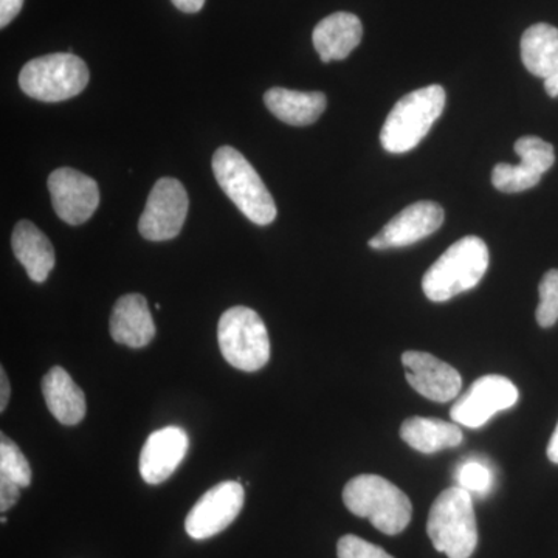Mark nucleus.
<instances>
[{
  "label": "nucleus",
  "mask_w": 558,
  "mask_h": 558,
  "mask_svg": "<svg viewBox=\"0 0 558 558\" xmlns=\"http://www.w3.org/2000/svg\"><path fill=\"white\" fill-rule=\"evenodd\" d=\"M49 191L54 211L69 226L87 222L100 205L97 182L72 168L51 172Z\"/></svg>",
  "instance_id": "obj_11"
},
{
  "label": "nucleus",
  "mask_w": 558,
  "mask_h": 558,
  "mask_svg": "<svg viewBox=\"0 0 558 558\" xmlns=\"http://www.w3.org/2000/svg\"><path fill=\"white\" fill-rule=\"evenodd\" d=\"M337 556L339 558H395L389 556L387 550L380 546L373 545L357 535H344L337 545Z\"/></svg>",
  "instance_id": "obj_27"
},
{
  "label": "nucleus",
  "mask_w": 558,
  "mask_h": 558,
  "mask_svg": "<svg viewBox=\"0 0 558 558\" xmlns=\"http://www.w3.org/2000/svg\"><path fill=\"white\" fill-rule=\"evenodd\" d=\"M189 449V435L183 428L165 427L150 433L140 453V475L150 486L163 483L182 464Z\"/></svg>",
  "instance_id": "obj_14"
},
{
  "label": "nucleus",
  "mask_w": 558,
  "mask_h": 558,
  "mask_svg": "<svg viewBox=\"0 0 558 558\" xmlns=\"http://www.w3.org/2000/svg\"><path fill=\"white\" fill-rule=\"evenodd\" d=\"M267 109L290 126H310L323 116L328 98L323 92H299L271 87L264 95Z\"/></svg>",
  "instance_id": "obj_19"
},
{
  "label": "nucleus",
  "mask_w": 558,
  "mask_h": 558,
  "mask_svg": "<svg viewBox=\"0 0 558 558\" xmlns=\"http://www.w3.org/2000/svg\"><path fill=\"white\" fill-rule=\"evenodd\" d=\"M24 0H0V27L5 28L21 13Z\"/></svg>",
  "instance_id": "obj_29"
},
{
  "label": "nucleus",
  "mask_w": 558,
  "mask_h": 558,
  "mask_svg": "<svg viewBox=\"0 0 558 558\" xmlns=\"http://www.w3.org/2000/svg\"><path fill=\"white\" fill-rule=\"evenodd\" d=\"M427 532L435 549L447 557H472L478 546L472 495L458 486L444 490L429 509Z\"/></svg>",
  "instance_id": "obj_4"
},
{
  "label": "nucleus",
  "mask_w": 558,
  "mask_h": 558,
  "mask_svg": "<svg viewBox=\"0 0 558 558\" xmlns=\"http://www.w3.org/2000/svg\"><path fill=\"white\" fill-rule=\"evenodd\" d=\"M244 495L240 481H223L209 488L186 515V534L194 539H207L226 531L244 508Z\"/></svg>",
  "instance_id": "obj_9"
},
{
  "label": "nucleus",
  "mask_w": 558,
  "mask_h": 558,
  "mask_svg": "<svg viewBox=\"0 0 558 558\" xmlns=\"http://www.w3.org/2000/svg\"><path fill=\"white\" fill-rule=\"evenodd\" d=\"M521 60L524 68L538 78L548 80L558 73V28L535 24L521 38Z\"/></svg>",
  "instance_id": "obj_21"
},
{
  "label": "nucleus",
  "mask_w": 558,
  "mask_h": 558,
  "mask_svg": "<svg viewBox=\"0 0 558 558\" xmlns=\"http://www.w3.org/2000/svg\"><path fill=\"white\" fill-rule=\"evenodd\" d=\"M220 352L233 368L255 373L270 359V340L263 318L248 307L236 306L219 319Z\"/></svg>",
  "instance_id": "obj_7"
},
{
  "label": "nucleus",
  "mask_w": 558,
  "mask_h": 558,
  "mask_svg": "<svg viewBox=\"0 0 558 558\" xmlns=\"http://www.w3.org/2000/svg\"><path fill=\"white\" fill-rule=\"evenodd\" d=\"M444 223V209L436 202L422 201L403 208L379 234L369 241L373 250L409 247L432 236Z\"/></svg>",
  "instance_id": "obj_12"
},
{
  "label": "nucleus",
  "mask_w": 558,
  "mask_h": 558,
  "mask_svg": "<svg viewBox=\"0 0 558 558\" xmlns=\"http://www.w3.org/2000/svg\"><path fill=\"white\" fill-rule=\"evenodd\" d=\"M20 498L21 487L9 480L0 478V510L7 512L20 501Z\"/></svg>",
  "instance_id": "obj_28"
},
{
  "label": "nucleus",
  "mask_w": 558,
  "mask_h": 558,
  "mask_svg": "<svg viewBox=\"0 0 558 558\" xmlns=\"http://www.w3.org/2000/svg\"><path fill=\"white\" fill-rule=\"evenodd\" d=\"M171 2L183 13H197L205 5V0H171Z\"/></svg>",
  "instance_id": "obj_30"
},
{
  "label": "nucleus",
  "mask_w": 558,
  "mask_h": 558,
  "mask_svg": "<svg viewBox=\"0 0 558 558\" xmlns=\"http://www.w3.org/2000/svg\"><path fill=\"white\" fill-rule=\"evenodd\" d=\"M446 108V90L439 84L422 87L400 98L380 132V143L391 154L416 148Z\"/></svg>",
  "instance_id": "obj_5"
},
{
  "label": "nucleus",
  "mask_w": 558,
  "mask_h": 558,
  "mask_svg": "<svg viewBox=\"0 0 558 558\" xmlns=\"http://www.w3.org/2000/svg\"><path fill=\"white\" fill-rule=\"evenodd\" d=\"M11 247L32 281L40 284L49 278L57 264L53 245L35 223L31 220L17 222L11 236Z\"/></svg>",
  "instance_id": "obj_17"
},
{
  "label": "nucleus",
  "mask_w": 558,
  "mask_h": 558,
  "mask_svg": "<svg viewBox=\"0 0 558 558\" xmlns=\"http://www.w3.org/2000/svg\"><path fill=\"white\" fill-rule=\"evenodd\" d=\"M189 207L185 186L175 179H160L150 190L140 218V234L154 242L174 240L183 229Z\"/></svg>",
  "instance_id": "obj_8"
},
{
  "label": "nucleus",
  "mask_w": 558,
  "mask_h": 558,
  "mask_svg": "<svg viewBox=\"0 0 558 558\" xmlns=\"http://www.w3.org/2000/svg\"><path fill=\"white\" fill-rule=\"evenodd\" d=\"M515 153L523 163L529 165L532 170L545 174L556 163V153L554 146L545 140L534 137V135H526L517 140Z\"/></svg>",
  "instance_id": "obj_25"
},
{
  "label": "nucleus",
  "mask_w": 558,
  "mask_h": 558,
  "mask_svg": "<svg viewBox=\"0 0 558 558\" xmlns=\"http://www.w3.org/2000/svg\"><path fill=\"white\" fill-rule=\"evenodd\" d=\"M0 389H2V392H0V411H5L7 405H9V399H10V381L9 377H7L5 369H0Z\"/></svg>",
  "instance_id": "obj_31"
},
{
  "label": "nucleus",
  "mask_w": 558,
  "mask_h": 558,
  "mask_svg": "<svg viewBox=\"0 0 558 558\" xmlns=\"http://www.w3.org/2000/svg\"><path fill=\"white\" fill-rule=\"evenodd\" d=\"M109 329L119 344L134 349L148 347L156 337V323L145 296L138 293L121 296L110 315Z\"/></svg>",
  "instance_id": "obj_15"
},
{
  "label": "nucleus",
  "mask_w": 558,
  "mask_h": 558,
  "mask_svg": "<svg viewBox=\"0 0 558 558\" xmlns=\"http://www.w3.org/2000/svg\"><path fill=\"white\" fill-rule=\"evenodd\" d=\"M454 480H457L458 487L464 488L470 495H478L484 498L494 488L495 473L488 462L481 461L480 458H469L458 465Z\"/></svg>",
  "instance_id": "obj_23"
},
{
  "label": "nucleus",
  "mask_w": 558,
  "mask_h": 558,
  "mask_svg": "<svg viewBox=\"0 0 558 558\" xmlns=\"http://www.w3.org/2000/svg\"><path fill=\"white\" fill-rule=\"evenodd\" d=\"M43 395L50 413L62 425H76L86 416V398L61 366H54L43 379Z\"/></svg>",
  "instance_id": "obj_18"
},
{
  "label": "nucleus",
  "mask_w": 558,
  "mask_h": 558,
  "mask_svg": "<svg viewBox=\"0 0 558 558\" xmlns=\"http://www.w3.org/2000/svg\"><path fill=\"white\" fill-rule=\"evenodd\" d=\"M363 25L355 14L339 11L330 14L314 28L315 50L323 62L347 60L362 43Z\"/></svg>",
  "instance_id": "obj_16"
},
{
  "label": "nucleus",
  "mask_w": 558,
  "mask_h": 558,
  "mask_svg": "<svg viewBox=\"0 0 558 558\" xmlns=\"http://www.w3.org/2000/svg\"><path fill=\"white\" fill-rule=\"evenodd\" d=\"M542 178L543 174L532 170L523 161H520V165L498 163L492 171V183L495 189L508 194L534 189Z\"/></svg>",
  "instance_id": "obj_22"
},
{
  "label": "nucleus",
  "mask_w": 558,
  "mask_h": 558,
  "mask_svg": "<svg viewBox=\"0 0 558 558\" xmlns=\"http://www.w3.org/2000/svg\"><path fill=\"white\" fill-rule=\"evenodd\" d=\"M89 78L86 62L68 51L28 61L21 70L20 86L35 100L60 102L80 95L86 89Z\"/></svg>",
  "instance_id": "obj_6"
},
{
  "label": "nucleus",
  "mask_w": 558,
  "mask_h": 558,
  "mask_svg": "<svg viewBox=\"0 0 558 558\" xmlns=\"http://www.w3.org/2000/svg\"><path fill=\"white\" fill-rule=\"evenodd\" d=\"M548 458L550 462L558 464V424L556 429H554L553 436H550L548 444Z\"/></svg>",
  "instance_id": "obj_32"
},
{
  "label": "nucleus",
  "mask_w": 558,
  "mask_h": 558,
  "mask_svg": "<svg viewBox=\"0 0 558 558\" xmlns=\"http://www.w3.org/2000/svg\"><path fill=\"white\" fill-rule=\"evenodd\" d=\"M343 502L349 512L368 519L377 531L387 535L405 531L413 515L410 498L379 475H360L349 481Z\"/></svg>",
  "instance_id": "obj_3"
},
{
  "label": "nucleus",
  "mask_w": 558,
  "mask_h": 558,
  "mask_svg": "<svg viewBox=\"0 0 558 558\" xmlns=\"http://www.w3.org/2000/svg\"><path fill=\"white\" fill-rule=\"evenodd\" d=\"M400 438L411 449L424 454L454 449L464 440L461 428L453 422L432 417H410L400 427Z\"/></svg>",
  "instance_id": "obj_20"
},
{
  "label": "nucleus",
  "mask_w": 558,
  "mask_h": 558,
  "mask_svg": "<svg viewBox=\"0 0 558 558\" xmlns=\"http://www.w3.org/2000/svg\"><path fill=\"white\" fill-rule=\"evenodd\" d=\"M213 172L220 189L238 209L256 226H270L277 219V204L255 168L231 146L213 156Z\"/></svg>",
  "instance_id": "obj_2"
},
{
  "label": "nucleus",
  "mask_w": 558,
  "mask_h": 558,
  "mask_svg": "<svg viewBox=\"0 0 558 558\" xmlns=\"http://www.w3.org/2000/svg\"><path fill=\"white\" fill-rule=\"evenodd\" d=\"M407 380L418 395L433 402H450L458 398L462 379L449 363L436 359L428 352L407 351L402 355Z\"/></svg>",
  "instance_id": "obj_13"
},
{
  "label": "nucleus",
  "mask_w": 558,
  "mask_h": 558,
  "mask_svg": "<svg viewBox=\"0 0 558 558\" xmlns=\"http://www.w3.org/2000/svg\"><path fill=\"white\" fill-rule=\"evenodd\" d=\"M519 399V389L508 377L492 374L473 381L469 391L454 403L450 416L454 424L480 428L499 411L512 409Z\"/></svg>",
  "instance_id": "obj_10"
},
{
  "label": "nucleus",
  "mask_w": 558,
  "mask_h": 558,
  "mask_svg": "<svg viewBox=\"0 0 558 558\" xmlns=\"http://www.w3.org/2000/svg\"><path fill=\"white\" fill-rule=\"evenodd\" d=\"M32 476L31 464L20 447L5 435L0 436V478L22 488L31 486Z\"/></svg>",
  "instance_id": "obj_24"
},
{
  "label": "nucleus",
  "mask_w": 558,
  "mask_h": 558,
  "mask_svg": "<svg viewBox=\"0 0 558 558\" xmlns=\"http://www.w3.org/2000/svg\"><path fill=\"white\" fill-rule=\"evenodd\" d=\"M538 295L537 323L542 328H553L558 322V269L546 271L539 281Z\"/></svg>",
  "instance_id": "obj_26"
},
{
  "label": "nucleus",
  "mask_w": 558,
  "mask_h": 558,
  "mask_svg": "<svg viewBox=\"0 0 558 558\" xmlns=\"http://www.w3.org/2000/svg\"><path fill=\"white\" fill-rule=\"evenodd\" d=\"M545 90L550 98L558 97V73H556V75L549 76L548 80H545Z\"/></svg>",
  "instance_id": "obj_33"
},
{
  "label": "nucleus",
  "mask_w": 558,
  "mask_h": 558,
  "mask_svg": "<svg viewBox=\"0 0 558 558\" xmlns=\"http://www.w3.org/2000/svg\"><path fill=\"white\" fill-rule=\"evenodd\" d=\"M488 263L486 242L478 236L462 238L429 267L422 279V290L429 301L446 303L476 288L486 275Z\"/></svg>",
  "instance_id": "obj_1"
}]
</instances>
